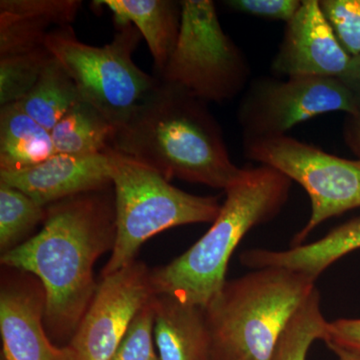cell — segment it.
Segmentation results:
<instances>
[{
	"instance_id": "1",
	"label": "cell",
	"mask_w": 360,
	"mask_h": 360,
	"mask_svg": "<svg viewBox=\"0 0 360 360\" xmlns=\"http://www.w3.org/2000/svg\"><path fill=\"white\" fill-rule=\"evenodd\" d=\"M112 186L45 207L41 231L0 257L1 266L39 279L46 295L44 326L52 342L70 345L97 290L94 264L115 246Z\"/></svg>"
},
{
	"instance_id": "2",
	"label": "cell",
	"mask_w": 360,
	"mask_h": 360,
	"mask_svg": "<svg viewBox=\"0 0 360 360\" xmlns=\"http://www.w3.org/2000/svg\"><path fill=\"white\" fill-rule=\"evenodd\" d=\"M205 101L158 79L129 120L115 129L110 148L179 179L226 191L243 168L234 165L219 123Z\"/></svg>"
},
{
	"instance_id": "3",
	"label": "cell",
	"mask_w": 360,
	"mask_h": 360,
	"mask_svg": "<svg viewBox=\"0 0 360 360\" xmlns=\"http://www.w3.org/2000/svg\"><path fill=\"white\" fill-rule=\"evenodd\" d=\"M291 184L288 176L267 165L243 169L225 191L219 217L205 236L169 264L151 269L155 295L205 309L226 283L236 248L248 231L281 212Z\"/></svg>"
},
{
	"instance_id": "4",
	"label": "cell",
	"mask_w": 360,
	"mask_h": 360,
	"mask_svg": "<svg viewBox=\"0 0 360 360\" xmlns=\"http://www.w3.org/2000/svg\"><path fill=\"white\" fill-rule=\"evenodd\" d=\"M315 281L281 267L226 281L205 309L212 360H274L284 329L316 288Z\"/></svg>"
},
{
	"instance_id": "5",
	"label": "cell",
	"mask_w": 360,
	"mask_h": 360,
	"mask_svg": "<svg viewBox=\"0 0 360 360\" xmlns=\"http://www.w3.org/2000/svg\"><path fill=\"white\" fill-rule=\"evenodd\" d=\"M104 153L111 165L115 193V246L101 277L135 262L142 245L161 231L180 225L212 224L221 203L217 196L187 193L153 168L110 148Z\"/></svg>"
},
{
	"instance_id": "6",
	"label": "cell",
	"mask_w": 360,
	"mask_h": 360,
	"mask_svg": "<svg viewBox=\"0 0 360 360\" xmlns=\"http://www.w3.org/2000/svg\"><path fill=\"white\" fill-rule=\"evenodd\" d=\"M141 37L132 25L118 26L110 44L94 46L80 41L72 26H65L51 30L44 44L75 82L80 98L116 129L158 82L132 59Z\"/></svg>"
},
{
	"instance_id": "7",
	"label": "cell",
	"mask_w": 360,
	"mask_h": 360,
	"mask_svg": "<svg viewBox=\"0 0 360 360\" xmlns=\"http://www.w3.org/2000/svg\"><path fill=\"white\" fill-rule=\"evenodd\" d=\"M179 39L158 75L207 103L231 101L245 89L250 68L245 54L220 25L214 2L184 0Z\"/></svg>"
},
{
	"instance_id": "8",
	"label": "cell",
	"mask_w": 360,
	"mask_h": 360,
	"mask_svg": "<svg viewBox=\"0 0 360 360\" xmlns=\"http://www.w3.org/2000/svg\"><path fill=\"white\" fill-rule=\"evenodd\" d=\"M243 142L246 158L278 170L309 194L311 215L291 248L302 245L322 222L360 207V161L338 158L288 135Z\"/></svg>"
},
{
	"instance_id": "9",
	"label": "cell",
	"mask_w": 360,
	"mask_h": 360,
	"mask_svg": "<svg viewBox=\"0 0 360 360\" xmlns=\"http://www.w3.org/2000/svg\"><path fill=\"white\" fill-rule=\"evenodd\" d=\"M352 90L338 78H259L243 97L238 122L243 141L283 136L295 125L333 111L359 110Z\"/></svg>"
},
{
	"instance_id": "10",
	"label": "cell",
	"mask_w": 360,
	"mask_h": 360,
	"mask_svg": "<svg viewBox=\"0 0 360 360\" xmlns=\"http://www.w3.org/2000/svg\"><path fill=\"white\" fill-rule=\"evenodd\" d=\"M143 262L101 277L70 345L77 360H110L135 315L155 295Z\"/></svg>"
},
{
	"instance_id": "11",
	"label": "cell",
	"mask_w": 360,
	"mask_h": 360,
	"mask_svg": "<svg viewBox=\"0 0 360 360\" xmlns=\"http://www.w3.org/2000/svg\"><path fill=\"white\" fill-rule=\"evenodd\" d=\"M46 295L37 277L2 266L0 335L4 360H77L70 345L52 342L44 326Z\"/></svg>"
},
{
	"instance_id": "12",
	"label": "cell",
	"mask_w": 360,
	"mask_h": 360,
	"mask_svg": "<svg viewBox=\"0 0 360 360\" xmlns=\"http://www.w3.org/2000/svg\"><path fill=\"white\" fill-rule=\"evenodd\" d=\"M319 0H302L285 26L272 70L288 77H321L341 79L352 63Z\"/></svg>"
},
{
	"instance_id": "13",
	"label": "cell",
	"mask_w": 360,
	"mask_h": 360,
	"mask_svg": "<svg viewBox=\"0 0 360 360\" xmlns=\"http://www.w3.org/2000/svg\"><path fill=\"white\" fill-rule=\"evenodd\" d=\"M0 182L32 198L42 207L78 194L112 186L111 165L105 153H56L39 165L18 172H0Z\"/></svg>"
},
{
	"instance_id": "14",
	"label": "cell",
	"mask_w": 360,
	"mask_h": 360,
	"mask_svg": "<svg viewBox=\"0 0 360 360\" xmlns=\"http://www.w3.org/2000/svg\"><path fill=\"white\" fill-rule=\"evenodd\" d=\"M82 6L79 0H1L0 58L44 46L51 26H71Z\"/></svg>"
},
{
	"instance_id": "15",
	"label": "cell",
	"mask_w": 360,
	"mask_h": 360,
	"mask_svg": "<svg viewBox=\"0 0 360 360\" xmlns=\"http://www.w3.org/2000/svg\"><path fill=\"white\" fill-rule=\"evenodd\" d=\"M153 338L160 360H212L205 309L169 295L153 297Z\"/></svg>"
},
{
	"instance_id": "16",
	"label": "cell",
	"mask_w": 360,
	"mask_h": 360,
	"mask_svg": "<svg viewBox=\"0 0 360 360\" xmlns=\"http://www.w3.org/2000/svg\"><path fill=\"white\" fill-rule=\"evenodd\" d=\"M360 248V217L348 220L331 229L323 238L283 251L246 250L240 262L252 269L281 267L307 274L316 281L319 276L352 251Z\"/></svg>"
},
{
	"instance_id": "17",
	"label": "cell",
	"mask_w": 360,
	"mask_h": 360,
	"mask_svg": "<svg viewBox=\"0 0 360 360\" xmlns=\"http://www.w3.org/2000/svg\"><path fill=\"white\" fill-rule=\"evenodd\" d=\"M112 13L116 26L132 25L146 39L158 75L165 70L179 39L181 6L172 0H98Z\"/></svg>"
},
{
	"instance_id": "18",
	"label": "cell",
	"mask_w": 360,
	"mask_h": 360,
	"mask_svg": "<svg viewBox=\"0 0 360 360\" xmlns=\"http://www.w3.org/2000/svg\"><path fill=\"white\" fill-rule=\"evenodd\" d=\"M51 131L16 103L0 108V172H18L56 155Z\"/></svg>"
},
{
	"instance_id": "19",
	"label": "cell",
	"mask_w": 360,
	"mask_h": 360,
	"mask_svg": "<svg viewBox=\"0 0 360 360\" xmlns=\"http://www.w3.org/2000/svg\"><path fill=\"white\" fill-rule=\"evenodd\" d=\"M115 129L96 108L80 99L51 130L56 153L96 155L110 146Z\"/></svg>"
},
{
	"instance_id": "20",
	"label": "cell",
	"mask_w": 360,
	"mask_h": 360,
	"mask_svg": "<svg viewBox=\"0 0 360 360\" xmlns=\"http://www.w3.org/2000/svg\"><path fill=\"white\" fill-rule=\"evenodd\" d=\"M80 99L75 82L58 59L52 56L34 86L15 103L51 132Z\"/></svg>"
},
{
	"instance_id": "21",
	"label": "cell",
	"mask_w": 360,
	"mask_h": 360,
	"mask_svg": "<svg viewBox=\"0 0 360 360\" xmlns=\"http://www.w3.org/2000/svg\"><path fill=\"white\" fill-rule=\"evenodd\" d=\"M46 215L45 207L22 191L0 182V253L25 243Z\"/></svg>"
},
{
	"instance_id": "22",
	"label": "cell",
	"mask_w": 360,
	"mask_h": 360,
	"mask_svg": "<svg viewBox=\"0 0 360 360\" xmlns=\"http://www.w3.org/2000/svg\"><path fill=\"white\" fill-rule=\"evenodd\" d=\"M328 326L321 312V295L315 288L284 329L274 360H307L315 340H328Z\"/></svg>"
},
{
	"instance_id": "23",
	"label": "cell",
	"mask_w": 360,
	"mask_h": 360,
	"mask_svg": "<svg viewBox=\"0 0 360 360\" xmlns=\"http://www.w3.org/2000/svg\"><path fill=\"white\" fill-rule=\"evenodd\" d=\"M51 58L45 44L34 51L0 58V108L25 97Z\"/></svg>"
},
{
	"instance_id": "24",
	"label": "cell",
	"mask_w": 360,
	"mask_h": 360,
	"mask_svg": "<svg viewBox=\"0 0 360 360\" xmlns=\"http://www.w3.org/2000/svg\"><path fill=\"white\" fill-rule=\"evenodd\" d=\"M153 298L135 315L110 360H160L153 338Z\"/></svg>"
},
{
	"instance_id": "25",
	"label": "cell",
	"mask_w": 360,
	"mask_h": 360,
	"mask_svg": "<svg viewBox=\"0 0 360 360\" xmlns=\"http://www.w3.org/2000/svg\"><path fill=\"white\" fill-rule=\"evenodd\" d=\"M336 37L352 58L360 56V0H321Z\"/></svg>"
},
{
	"instance_id": "26",
	"label": "cell",
	"mask_w": 360,
	"mask_h": 360,
	"mask_svg": "<svg viewBox=\"0 0 360 360\" xmlns=\"http://www.w3.org/2000/svg\"><path fill=\"white\" fill-rule=\"evenodd\" d=\"M236 13L288 22L302 6L300 0H229L224 2Z\"/></svg>"
},
{
	"instance_id": "27",
	"label": "cell",
	"mask_w": 360,
	"mask_h": 360,
	"mask_svg": "<svg viewBox=\"0 0 360 360\" xmlns=\"http://www.w3.org/2000/svg\"><path fill=\"white\" fill-rule=\"evenodd\" d=\"M326 345H333L360 355V319L328 321Z\"/></svg>"
},
{
	"instance_id": "28",
	"label": "cell",
	"mask_w": 360,
	"mask_h": 360,
	"mask_svg": "<svg viewBox=\"0 0 360 360\" xmlns=\"http://www.w3.org/2000/svg\"><path fill=\"white\" fill-rule=\"evenodd\" d=\"M345 139L348 148L360 161V106L356 113L348 115L345 125Z\"/></svg>"
},
{
	"instance_id": "29",
	"label": "cell",
	"mask_w": 360,
	"mask_h": 360,
	"mask_svg": "<svg viewBox=\"0 0 360 360\" xmlns=\"http://www.w3.org/2000/svg\"><path fill=\"white\" fill-rule=\"evenodd\" d=\"M340 80L352 90L360 106V56L352 58L347 73Z\"/></svg>"
},
{
	"instance_id": "30",
	"label": "cell",
	"mask_w": 360,
	"mask_h": 360,
	"mask_svg": "<svg viewBox=\"0 0 360 360\" xmlns=\"http://www.w3.org/2000/svg\"><path fill=\"white\" fill-rule=\"evenodd\" d=\"M328 345L329 349L333 352L338 357V360H360V355L354 354V352H348V350L343 349V348H340L338 347H335V345Z\"/></svg>"
},
{
	"instance_id": "31",
	"label": "cell",
	"mask_w": 360,
	"mask_h": 360,
	"mask_svg": "<svg viewBox=\"0 0 360 360\" xmlns=\"http://www.w3.org/2000/svg\"><path fill=\"white\" fill-rule=\"evenodd\" d=\"M0 360H4V359H2L1 357H0Z\"/></svg>"
}]
</instances>
